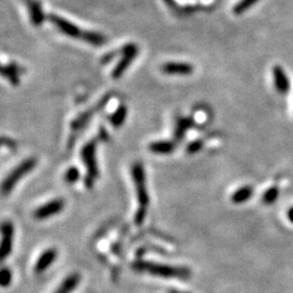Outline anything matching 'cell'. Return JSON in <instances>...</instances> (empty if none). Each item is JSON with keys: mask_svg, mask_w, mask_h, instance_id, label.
Returning <instances> with one entry per match:
<instances>
[{"mask_svg": "<svg viewBox=\"0 0 293 293\" xmlns=\"http://www.w3.org/2000/svg\"><path fill=\"white\" fill-rule=\"evenodd\" d=\"M133 268L137 271H141V273H148L152 276L167 279L188 280L191 276L190 270L187 267L160 264L154 263V262L137 261L133 264Z\"/></svg>", "mask_w": 293, "mask_h": 293, "instance_id": "obj_1", "label": "cell"}, {"mask_svg": "<svg viewBox=\"0 0 293 293\" xmlns=\"http://www.w3.org/2000/svg\"><path fill=\"white\" fill-rule=\"evenodd\" d=\"M96 150H97V140L92 139L83 146L81 151V156L84 162V165L87 169V174L84 180V184L87 188H92L95 185V181L99 176V169L96 159Z\"/></svg>", "mask_w": 293, "mask_h": 293, "instance_id": "obj_2", "label": "cell"}, {"mask_svg": "<svg viewBox=\"0 0 293 293\" xmlns=\"http://www.w3.org/2000/svg\"><path fill=\"white\" fill-rule=\"evenodd\" d=\"M37 164V161L34 158H29L24 160L22 163H20L15 169L10 173L6 177V179L2 182V195L8 196L9 193H11L14 186L18 184L21 178H23L25 175H28L29 173L32 171L34 167Z\"/></svg>", "mask_w": 293, "mask_h": 293, "instance_id": "obj_3", "label": "cell"}, {"mask_svg": "<svg viewBox=\"0 0 293 293\" xmlns=\"http://www.w3.org/2000/svg\"><path fill=\"white\" fill-rule=\"evenodd\" d=\"M132 176L135 185L136 195L139 203V207L148 210L150 198L146 186V174L144 166L139 162H136L132 166Z\"/></svg>", "mask_w": 293, "mask_h": 293, "instance_id": "obj_4", "label": "cell"}, {"mask_svg": "<svg viewBox=\"0 0 293 293\" xmlns=\"http://www.w3.org/2000/svg\"><path fill=\"white\" fill-rule=\"evenodd\" d=\"M110 99H111V95L109 93V95H107L106 97H103L101 100L97 103V106H95V107L89 109V110H87V111H85V112L81 113L77 117H75L74 119H73V121L70 124L73 134H72V136L70 137V140H69V146H72L73 144H74L75 133H78L81 129H83L84 127H85V125L90 121V118L93 117V115H95L99 111V110H101V109H103L104 107L107 106Z\"/></svg>", "mask_w": 293, "mask_h": 293, "instance_id": "obj_5", "label": "cell"}, {"mask_svg": "<svg viewBox=\"0 0 293 293\" xmlns=\"http://www.w3.org/2000/svg\"><path fill=\"white\" fill-rule=\"evenodd\" d=\"M138 55V47L133 43L126 44L121 48V59L115 65L111 75L113 80H119L125 72L127 71L129 65L133 63L135 58Z\"/></svg>", "mask_w": 293, "mask_h": 293, "instance_id": "obj_6", "label": "cell"}, {"mask_svg": "<svg viewBox=\"0 0 293 293\" xmlns=\"http://www.w3.org/2000/svg\"><path fill=\"white\" fill-rule=\"evenodd\" d=\"M48 20L50 22L54 24L56 28L60 30L62 34H64L66 36H69L71 38H81L83 39L84 34H85V30L81 29L77 25L74 23L70 22L64 18H61L57 14H49L48 15Z\"/></svg>", "mask_w": 293, "mask_h": 293, "instance_id": "obj_7", "label": "cell"}, {"mask_svg": "<svg viewBox=\"0 0 293 293\" xmlns=\"http://www.w3.org/2000/svg\"><path fill=\"white\" fill-rule=\"evenodd\" d=\"M64 205L65 202L63 199H55V200L47 202L36 208L34 212V217L41 221V219H47L51 216H55L56 214L63 211Z\"/></svg>", "mask_w": 293, "mask_h": 293, "instance_id": "obj_8", "label": "cell"}, {"mask_svg": "<svg viewBox=\"0 0 293 293\" xmlns=\"http://www.w3.org/2000/svg\"><path fill=\"white\" fill-rule=\"evenodd\" d=\"M13 233L14 228L11 222H3L1 226L2 234V242L1 249H0V259L2 261L6 260L11 254L12 245H13Z\"/></svg>", "mask_w": 293, "mask_h": 293, "instance_id": "obj_9", "label": "cell"}, {"mask_svg": "<svg viewBox=\"0 0 293 293\" xmlns=\"http://www.w3.org/2000/svg\"><path fill=\"white\" fill-rule=\"evenodd\" d=\"M161 71L167 75H190L193 65L187 62H166L161 66Z\"/></svg>", "mask_w": 293, "mask_h": 293, "instance_id": "obj_10", "label": "cell"}, {"mask_svg": "<svg viewBox=\"0 0 293 293\" xmlns=\"http://www.w3.org/2000/svg\"><path fill=\"white\" fill-rule=\"evenodd\" d=\"M58 256V252L56 249H48L45 252L40 254L37 262H36L34 270L36 274H41L48 269L51 264L55 263V261Z\"/></svg>", "mask_w": 293, "mask_h": 293, "instance_id": "obj_11", "label": "cell"}, {"mask_svg": "<svg viewBox=\"0 0 293 293\" xmlns=\"http://www.w3.org/2000/svg\"><path fill=\"white\" fill-rule=\"evenodd\" d=\"M28 8L30 22H32L35 28H39L44 23L45 20V14L40 1L39 0H29V1H28Z\"/></svg>", "mask_w": 293, "mask_h": 293, "instance_id": "obj_12", "label": "cell"}, {"mask_svg": "<svg viewBox=\"0 0 293 293\" xmlns=\"http://www.w3.org/2000/svg\"><path fill=\"white\" fill-rule=\"evenodd\" d=\"M274 74V83L276 89L278 90L282 95H285L290 89V81L288 78L285 71L279 65H276L273 71Z\"/></svg>", "mask_w": 293, "mask_h": 293, "instance_id": "obj_13", "label": "cell"}, {"mask_svg": "<svg viewBox=\"0 0 293 293\" xmlns=\"http://www.w3.org/2000/svg\"><path fill=\"white\" fill-rule=\"evenodd\" d=\"M176 149V144L170 140H158L149 145V150L155 154H171Z\"/></svg>", "mask_w": 293, "mask_h": 293, "instance_id": "obj_14", "label": "cell"}, {"mask_svg": "<svg viewBox=\"0 0 293 293\" xmlns=\"http://www.w3.org/2000/svg\"><path fill=\"white\" fill-rule=\"evenodd\" d=\"M20 66L15 63H9L1 67L2 76L11 83L12 86H18L20 84Z\"/></svg>", "mask_w": 293, "mask_h": 293, "instance_id": "obj_15", "label": "cell"}, {"mask_svg": "<svg viewBox=\"0 0 293 293\" xmlns=\"http://www.w3.org/2000/svg\"><path fill=\"white\" fill-rule=\"evenodd\" d=\"M193 125H195V122L191 117H181L176 123L175 130H174V139L176 141H181L184 139L186 133L188 132V129H190Z\"/></svg>", "mask_w": 293, "mask_h": 293, "instance_id": "obj_16", "label": "cell"}, {"mask_svg": "<svg viewBox=\"0 0 293 293\" xmlns=\"http://www.w3.org/2000/svg\"><path fill=\"white\" fill-rule=\"evenodd\" d=\"M126 117H127V107L124 106V104H121V106H119L111 115H110L109 122L113 127L118 128L124 124L125 119H126Z\"/></svg>", "mask_w": 293, "mask_h": 293, "instance_id": "obj_17", "label": "cell"}, {"mask_svg": "<svg viewBox=\"0 0 293 293\" xmlns=\"http://www.w3.org/2000/svg\"><path fill=\"white\" fill-rule=\"evenodd\" d=\"M254 190L251 186H243L239 188L238 190L234 191L232 195V202L234 204H241L250 200L251 197L253 196Z\"/></svg>", "mask_w": 293, "mask_h": 293, "instance_id": "obj_18", "label": "cell"}, {"mask_svg": "<svg viewBox=\"0 0 293 293\" xmlns=\"http://www.w3.org/2000/svg\"><path fill=\"white\" fill-rule=\"evenodd\" d=\"M80 280H81L80 275L77 274L70 275L67 278L64 279V281L62 282L61 286L58 288L55 293H71L77 287V285L80 284Z\"/></svg>", "mask_w": 293, "mask_h": 293, "instance_id": "obj_19", "label": "cell"}, {"mask_svg": "<svg viewBox=\"0 0 293 293\" xmlns=\"http://www.w3.org/2000/svg\"><path fill=\"white\" fill-rule=\"evenodd\" d=\"M83 40L85 41V43L89 44L91 46H95V47H100V46L106 45V43H107V38L104 37L102 34L97 33V32H92V30H85Z\"/></svg>", "mask_w": 293, "mask_h": 293, "instance_id": "obj_20", "label": "cell"}, {"mask_svg": "<svg viewBox=\"0 0 293 293\" xmlns=\"http://www.w3.org/2000/svg\"><path fill=\"white\" fill-rule=\"evenodd\" d=\"M259 0H240V1L234 7L233 12L236 15H240L247 12L250 8H252Z\"/></svg>", "mask_w": 293, "mask_h": 293, "instance_id": "obj_21", "label": "cell"}, {"mask_svg": "<svg viewBox=\"0 0 293 293\" xmlns=\"http://www.w3.org/2000/svg\"><path fill=\"white\" fill-rule=\"evenodd\" d=\"M81 178V172L75 166H71L66 170L65 174H64V179L67 182V184H75V182L78 181V179Z\"/></svg>", "mask_w": 293, "mask_h": 293, "instance_id": "obj_22", "label": "cell"}, {"mask_svg": "<svg viewBox=\"0 0 293 293\" xmlns=\"http://www.w3.org/2000/svg\"><path fill=\"white\" fill-rule=\"evenodd\" d=\"M279 197V189L277 187H271L266 190L263 196V202L265 204H273Z\"/></svg>", "mask_w": 293, "mask_h": 293, "instance_id": "obj_23", "label": "cell"}, {"mask_svg": "<svg viewBox=\"0 0 293 293\" xmlns=\"http://www.w3.org/2000/svg\"><path fill=\"white\" fill-rule=\"evenodd\" d=\"M12 280V273L11 270L7 267H3L1 269V273H0V284L2 287H8L11 284Z\"/></svg>", "mask_w": 293, "mask_h": 293, "instance_id": "obj_24", "label": "cell"}, {"mask_svg": "<svg viewBox=\"0 0 293 293\" xmlns=\"http://www.w3.org/2000/svg\"><path fill=\"white\" fill-rule=\"evenodd\" d=\"M203 145H204L203 140H200V139L193 140L192 143H190L187 146V148H186L187 153L188 154H196L203 148Z\"/></svg>", "mask_w": 293, "mask_h": 293, "instance_id": "obj_25", "label": "cell"}, {"mask_svg": "<svg viewBox=\"0 0 293 293\" xmlns=\"http://www.w3.org/2000/svg\"><path fill=\"white\" fill-rule=\"evenodd\" d=\"M146 211H148L146 208H141V207H138V210L136 211L135 224L137 225V226H140V225L145 222L146 216Z\"/></svg>", "mask_w": 293, "mask_h": 293, "instance_id": "obj_26", "label": "cell"}, {"mask_svg": "<svg viewBox=\"0 0 293 293\" xmlns=\"http://www.w3.org/2000/svg\"><path fill=\"white\" fill-rule=\"evenodd\" d=\"M117 55H121V49H118L117 51H110V52H108L107 55H104L101 58V63L102 64L110 63V62H111Z\"/></svg>", "mask_w": 293, "mask_h": 293, "instance_id": "obj_27", "label": "cell"}, {"mask_svg": "<svg viewBox=\"0 0 293 293\" xmlns=\"http://www.w3.org/2000/svg\"><path fill=\"white\" fill-rule=\"evenodd\" d=\"M2 145L8 146V148H10V149H13L14 146H15V144L13 143V141L11 139H8L7 137H2Z\"/></svg>", "mask_w": 293, "mask_h": 293, "instance_id": "obj_28", "label": "cell"}, {"mask_svg": "<svg viewBox=\"0 0 293 293\" xmlns=\"http://www.w3.org/2000/svg\"><path fill=\"white\" fill-rule=\"evenodd\" d=\"M99 137H100L101 140H108V138H109L108 132L102 126L100 127V130H99Z\"/></svg>", "mask_w": 293, "mask_h": 293, "instance_id": "obj_29", "label": "cell"}, {"mask_svg": "<svg viewBox=\"0 0 293 293\" xmlns=\"http://www.w3.org/2000/svg\"><path fill=\"white\" fill-rule=\"evenodd\" d=\"M288 218H289V221L293 224V207H291L289 211H288Z\"/></svg>", "mask_w": 293, "mask_h": 293, "instance_id": "obj_30", "label": "cell"}, {"mask_svg": "<svg viewBox=\"0 0 293 293\" xmlns=\"http://www.w3.org/2000/svg\"><path fill=\"white\" fill-rule=\"evenodd\" d=\"M164 1H165V3L169 4V6H170V7H172V8L176 6L175 0H164Z\"/></svg>", "mask_w": 293, "mask_h": 293, "instance_id": "obj_31", "label": "cell"}, {"mask_svg": "<svg viewBox=\"0 0 293 293\" xmlns=\"http://www.w3.org/2000/svg\"><path fill=\"white\" fill-rule=\"evenodd\" d=\"M170 293H181V292H177V291H171Z\"/></svg>", "mask_w": 293, "mask_h": 293, "instance_id": "obj_32", "label": "cell"}, {"mask_svg": "<svg viewBox=\"0 0 293 293\" xmlns=\"http://www.w3.org/2000/svg\"><path fill=\"white\" fill-rule=\"evenodd\" d=\"M24 1H25V2H28V1H29V0H24Z\"/></svg>", "mask_w": 293, "mask_h": 293, "instance_id": "obj_33", "label": "cell"}]
</instances>
